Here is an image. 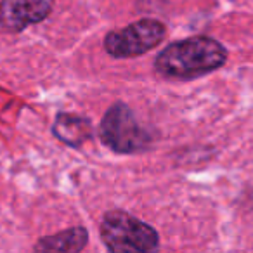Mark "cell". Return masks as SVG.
Here are the masks:
<instances>
[{
	"label": "cell",
	"mask_w": 253,
	"mask_h": 253,
	"mask_svg": "<svg viewBox=\"0 0 253 253\" xmlns=\"http://www.w3.org/2000/svg\"><path fill=\"white\" fill-rule=\"evenodd\" d=\"M227 50L210 37H189L170 43L158 54L155 70L165 78L191 80L224 66Z\"/></svg>",
	"instance_id": "cell-1"
},
{
	"label": "cell",
	"mask_w": 253,
	"mask_h": 253,
	"mask_svg": "<svg viewBox=\"0 0 253 253\" xmlns=\"http://www.w3.org/2000/svg\"><path fill=\"white\" fill-rule=\"evenodd\" d=\"M101 236L106 248L115 253H146L160 246L158 232L146 222L122 210H113L102 217Z\"/></svg>",
	"instance_id": "cell-2"
},
{
	"label": "cell",
	"mask_w": 253,
	"mask_h": 253,
	"mask_svg": "<svg viewBox=\"0 0 253 253\" xmlns=\"http://www.w3.org/2000/svg\"><path fill=\"white\" fill-rule=\"evenodd\" d=\"M99 137L109 149L122 155L144 151L153 141L151 134L139 123L134 111L123 102L113 104L102 116Z\"/></svg>",
	"instance_id": "cell-3"
},
{
	"label": "cell",
	"mask_w": 253,
	"mask_h": 253,
	"mask_svg": "<svg viewBox=\"0 0 253 253\" xmlns=\"http://www.w3.org/2000/svg\"><path fill=\"white\" fill-rule=\"evenodd\" d=\"M167 28L156 19H141L122 30L109 32L104 39V49L116 59L135 57L149 52L163 42Z\"/></svg>",
	"instance_id": "cell-4"
},
{
	"label": "cell",
	"mask_w": 253,
	"mask_h": 253,
	"mask_svg": "<svg viewBox=\"0 0 253 253\" xmlns=\"http://www.w3.org/2000/svg\"><path fill=\"white\" fill-rule=\"evenodd\" d=\"M52 7L54 0H0V26L9 33H19L47 19Z\"/></svg>",
	"instance_id": "cell-5"
},
{
	"label": "cell",
	"mask_w": 253,
	"mask_h": 253,
	"mask_svg": "<svg viewBox=\"0 0 253 253\" xmlns=\"http://www.w3.org/2000/svg\"><path fill=\"white\" fill-rule=\"evenodd\" d=\"M54 135L64 144L78 148L92 137V125L84 116L61 113L54 122Z\"/></svg>",
	"instance_id": "cell-6"
},
{
	"label": "cell",
	"mask_w": 253,
	"mask_h": 253,
	"mask_svg": "<svg viewBox=\"0 0 253 253\" xmlns=\"http://www.w3.org/2000/svg\"><path fill=\"white\" fill-rule=\"evenodd\" d=\"M88 232L84 227H71L66 231L59 232V234L47 236L42 238L35 245L37 252H66V253H75L84 250V246L87 245Z\"/></svg>",
	"instance_id": "cell-7"
}]
</instances>
